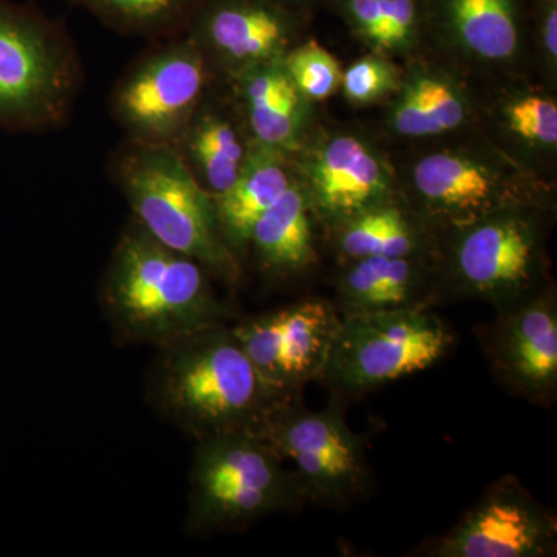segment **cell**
Listing matches in <instances>:
<instances>
[{"instance_id":"d4e9b609","label":"cell","mask_w":557,"mask_h":557,"mask_svg":"<svg viewBox=\"0 0 557 557\" xmlns=\"http://www.w3.org/2000/svg\"><path fill=\"white\" fill-rule=\"evenodd\" d=\"M351 38L398 62L426 49L423 0H327Z\"/></svg>"},{"instance_id":"3957f363","label":"cell","mask_w":557,"mask_h":557,"mask_svg":"<svg viewBox=\"0 0 557 557\" xmlns=\"http://www.w3.org/2000/svg\"><path fill=\"white\" fill-rule=\"evenodd\" d=\"M149 397L160 416L194 440L258 432L289 399L262 379L230 324L159 347Z\"/></svg>"},{"instance_id":"ba28073f","label":"cell","mask_w":557,"mask_h":557,"mask_svg":"<svg viewBox=\"0 0 557 557\" xmlns=\"http://www.w3.org/2000/svg\"><path fill=\"white\" fill-rule=\"evenodd\" d=\"M454 344L453 330L429 307L343 313L319 383L343 405L434 368Z\"/></svg>"},{"instance_id":"e0dca14e","label":"cell","mask_w":557,"mask_h":557,"mask_svg":"<svg viewBox=\"0 0 557 557\" xmlns=\"http://www.w3.org/2000/svg\"><path fill=\"white\" fill-rule=\"evenodd\" d=\"M480 343L498 383L533 405L557 398V295L555 282L534 298L496 311L479 330Z\"/></svg>"},{"instance_id":"9a60e30c","label":"cell","mask_w":557,"mask_h":557,"mask_svg":"<svg viewBox=\"0 0 557 557\" xmlns=\"http://www.w3.org/2000/svg\"><path fill=\"white\" fill-rule=\"evenodd\" d=\"M557 520L516 475L491 483L460 520L418 548L429 557H552Z\"/></svg>"},{"instance_id":"484cf974","label":"cell","mask_w":557,"mask_h":557,"mask_svg":"<svg viewBox=\"0 0 557 557\" xmlns=\"http://www.w3.org/2000/svg\"><path fill=\"white\" fill-rule=\"evenodd\" d=\"M110 30L153 40L185 33L200 0H67Z\"/></svg>"},{"instance_id":"2e32d148","label":"cell","mask_w":557,"mask_h":557,"mask_svg":"<svg viewBox=\"0 0 557 557\" xmlns=\"http://www.w3.org/2000/svg\"><path fill=\"white\" fill-rule=\"evenodd\" d=\"M335 304L309 298L233 325L262 379L284 397H300L321 380L339 327Z\"/></svg>"},{"instance_id":"6da1fadb","label":"cell","mask_w":557,"mask_h":557,"mask_svg":"<svg viewBox=\"0 0 557 557\" xmlns=\"http://www.w3.org/2000/svg\"><path fill=\"white\" fill-rule=\"evenodd\" d=\"M392 153L399 196L437 240L515 208H557L556 183L539 178L472 129Z\"/></svg>"},{"instance_id":"277c9868","label":"cell","mask_w":557,"mask_h":557,"mask_svg":"<svg viewBox=\"0 0 557 557\" xmlns=\"http://www.w3.org/2000/svg\"><path fill=\"white\" fill-rule=\"evenodd\" d=\"M557 208H515L446 234L435 255V299L507 310L552 284L548 242Z\"/></svg>"},{"instance_id":"83f0119b","label":"cell","mask_w":557,"mask_h":557,"mask_svg":"<svg viewBox=\"0 0 557 557\" xmlns=\"http://www.w3.org/2000/svg\"><path fill=\"white\" fill-rule=\"evenodd\" d=\"M399 79L401 62L368 51L344 67L339 91L351 108H376L394 95Z\"/></svg>"},{"instance_id":"4316f807","label":"cell","mask_w":557,"mask_h":557,"mask_svg":"<svg viewBox=\"0 0 557 557\" xmlns=\"http://www.w3.org/2000/svg\"><path fill=\"white\" fill-rule=\"evenodd\" d=\"M281 64L300 94L313 104L339 94L343 64L317 39L306 36L299 40L281 58Z\"/></svg>"},{"instance_id":"ac0fdd59","label":"cell","mask_w":557,"mask_h":557,"mask_svg":"<svg viewBox=\"0 0 557 557\" xmlns=\"http://www.w3.org/2000/svg\"><path fill=\"white\" fill-rule=\"evenodd\" d=\"M479 127L520 166L556 183L557 91L534 78L485 84Z\"/></svg>"},{"instance_id":"cb8c5ba5","label":"cell","mask_w":557,"mask_h":557,"mask_svg":"<svg viewBox=\"0 0 557 557\" xmlns=\"http://www.w3.org/2000/svg\"><path fill=\"white\" fill-rule=\"evenodd\" d=\"M295 183L292 160L276 149L251 141L239 177L222 196L215 197L220 231L230 248L247 256L249 234L260 215Z\"/></svg>"},{"instance_id":"9c48e42d","label":"cell","mask_w":557,"mask_h":557,"mask_svg":"<svg viewBox=\"0 0 557 557\" xmlns=\"http://www.w3.org/2000/svg\"><path fill=\"white\" fill-rule=\"evenodd\" d=\"M214 83L186 33L159 39L116 81L110 115L129 141L174 148Z\"/></svg>"},{"instance_id":"5bb4252c","label":"cell","mask_w":557,"mask_h":557,"mask_svg":"<svg viewBox=\"0 0 557 557\" xmlns=\"http://www.w3.org/2000/svg\"><path fill=\"white\" fill-rule=\"evenodd\" d=\"M310 13L276 0H200L186 25L215 83L281 60L306 38Z\"/></svg>"},{"instance_id":"4fadbf2b","label":"cell","mask_w":557,"mask_h":557,"mask_svg":"<svg viewBox=\"0 0 557 557\" xmlns=\"http://www.w3.org/2000/svg\"><path fill=\"white\" fill-rule=\"evenodd\" d=\"M483 84L432 50L401 62L397 90L381 108V134L397 149L480 126Z\"/></svg>"},{"instance_id":"7402d4cb","label":"cell","mask_w":557,"mask_h":557,"mask_svg":"<svg viewBox=\"0 0 557 557\" xmlns=\"http://www.w3.org/2000/svg\"><path fill=\"white\" fill-rule=\"evenodd\" d=\"M339 263L364 258H435L438 240L401 196L325 231Z\"/></svg>"},{"instance_id":"8fae6325","label":"cell","mask_w":557,"mask_h":557,"mask_svg":"<svg viewBox=\"0 0 557 557\" xmlns=\"http://www.w3.org/2000/svg\"><path fill=\"white\" fill-rule=\"evenodd\" d=\"M289 160L322 233L364 209L399 197L391 150L368 132L318 121Z\"/></svg>"},{"instance_id":"52a82bcc","label":"cell","mask_w":557,"mask_h":557,"mask_svg":"<svg viewBox=\"0 0 557 557\" xmlns=\"http://www.w3.org/2000/svg\"><path fill=\"white\" fill-rule=\"evenodd\" d=\"M256 432L196 440L189 474L190 533L240 530L306 505L295 469Z\"/></svg>"},{"instance_id":"7c38bea8","label":"cell","mask_w":557,"mask_h":557,"mask_svg":"<svg viewBox=\"0 0 557 557\" xmlns=\"http://www.w3.org/2000/svg\"><path fill=\"white\" fill-rule=\"evenodd\" d=\"M426 49L485 84L531 75L527 0H423Z\"/></svg>"},{"instance_id":"603a6c76","label":"cell","mask_w":557,"mask_h":557,"mask_svg":"<svg viewBox=\"0 0 557 557\" xmlns=\"http://www.w3.org/2000/svg\"><path fill=\"white\" fill-rule=\"evenodd\" d=\"M321 230L298 182L260 215L249 234L247 255L274 281L304 276L318 265Z\"/></svg>"},{"instance_id":"8992f818","label":"cell","mask_w":557,"mask_h":557,"mask_svg":"<svg viewBox=\"0 0 557 557\" xmlns=\"http://www.w3.org/2000/svg\"><path fill=\"white\" fill-rule=\"evenodd\" d=\"M83 83V62L67 28L36 7L0 0V132L62 129Z\"/></svg>"},{"instance_id":"7a4b0ae2","label":"cell","mask_w":557,"mask_h":557,"mask_svg":"<svg viewBox=\"0 0 557 557\" xmlns=\"http://www.w3.org/2000/svg\"><path fill=\"white\" fill-rule=\"evenodd\" d=\"M211 274L131 219L102 276L100 302L115 332L132 343L166 346L228 324L233 311Z\"/></svg>"},{"instance_id":"44dd1931","label":"cell","mask_w":557,"mask_h":557,"mask_svg":"<svg viewBox=\"0 0 557 557\" xmlns=\"http://www.w3.org/2000/svg\"><path fill=\"white\" fill-rule=\"evenodd\" d=\"M339 313L412 309L437 302L435 258H364L341 263Z\"/></svg>"},{"instance_id":"f1b7e54d","label":"cell","mask_w":557,"mask_h":557,"mask_svg":"<svg viewBox=\"0 0 557 557\" xmlns=\"http://www.w3.org/2000/svg\"><path fill=\"white\" fill-rule=\"evenodd\" d=\"M531 75L557 91V0H527Z\"/></svg>"},{"instance_id":"d6986e66","label":"cell","mask_w":557,"mask_h":557,"mask_svg":"<svg viewBox=\"0 0 557 557\" xmlns=\"http://www.w3.org/2000/svg\"><path fill=\"white\" fill-rule=\"evenodd\" d=\"M225 86L251 141L289 159L317 127V104L300 94L281 60L249 69Z\"/></svg>"},{"instance_id":"5b68a950","label":"cell","mask_w":557,"mask_h":557,"mask_svg":"<svg viewBox=\"0 0 557 557\" xmlns=\"http://www.w3.org/2000/svg\"><path fill=\"white\" fill-rule=\"evenodd\" d=\"M109 166L132 219L150 236L196 260L223 284H240L242 260L220 231L214 199L175 148L124 139Z\"/></svg>"},{"instance_id":"f546056e","label":"cell","mask_w":557,"mask_h":557,"mask_svg":"<svg viewBox=\"0 0 557 557\" xmlns=\"http://www.w3.org/2000/svg\"><path fill=\"white\" fill-rule=\"evenodd\" d=\"M276 2H281L284 3V5L293 7V9H298L310 13L311 9H313L318 2H321V0H276Z\"/></svg>"},{"instance_id":"30bf717a","label":"cell","mask_w":557,"mask_h":557,"mask_svg":"<svg viewBox=\"0 0 557 557\" xmlns=\"http://www.w3.org/2000/svg\"><path fill=\"white\" fill-rule=\"evenodd\" d=\"M333 403L314 412L300 397L285 399L256 434L295 463L307 502L344 509L368 496L372 474L364 442L348 428L341 403Z\"/></svg>"},{"instance_id":"ffe728a7","label":"cell","mask_w":557,"mask_h":557,"mask_svg":"<svg viewBox=\"0 0 557 557\" xmlns=\"http://www.w3.org/2000/svg\"><path fill=\"white\" fill-rule=\"evenodd\" d=\"M251 138L228 87L214 83L174 146L193 177L212 199L239 177Z\"/></svg>"}]
</instances>
